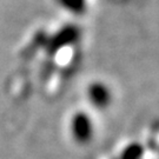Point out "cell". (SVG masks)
Wrapping results in <instances>:
<instances>
[{"label":"cell","mask_w":159,"mask_h":159,"mask_svg":"<svg viewBox=\"0 0 159 159\" xmlns=\"http://www.w3.org/2000/svg\"><path fill=\"white\" fill-rule=\"evenodd\" d=\"M90 131L91 129H90V124H89V120L86 119V117L84 116L77 117V119L74 121V134L77 136V138L80 140L89 138Z\"/></svg>","instance_id":"cell-1"}]
</instances>
